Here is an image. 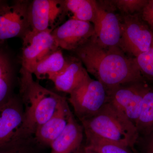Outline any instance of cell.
I'll list each match as a JSON object with an SVG mask.
<instances>
[{
    "label": "cell",
    "mask_w": 153,
    "mask_h": 153,
    "mask_svg": "<svg viewBox=\"0 0 153 153\" xmlns=\"http://www.w3.org/2000/svg\"><path fill=\"white\" fill-rule=\"evenodd\" d=\"M93 36L73 52L88 73L101 82L106 90L145 79L134 58L126 55L117 46L102 47Z\"/></svg>",
    "instance_id": "cell-1"
},
{
    "label": "cell",
    "mask_w": 153,
    "mask_h": 153,
    "mask_svg": "<svg viewBox=\"0 0 153 153\" xmlns=\"http://www.w3.org/2000/svg\"><path fill=\"white\" fill-rule=\"evenodd\" d=\"M19 83L24 117L15 137L32 136L52 117L63 97L43 87L34 80L32 73L22 68Z\"/></svg>",
    "instance_id": "cell-2"
},
{
    "label": "cell",
    "mask_w": 153,
    "mask_h": 153,
    "mask_svg": "<svg viewBox=\"0 0 153 153\" xmlns=\"http://www.w3.org/2000/svg\"><path fill=\"white\" fill-rule=\"evenodd\" d=\"M80 122L85 138H97L131 148L139 138L136 126L108 102L96 114Z\"/></svg>",
    "instance_id": "cell-3"
},
{
    "label": "cell",
    "mask_w": 153,
    "mask_h": 153,
    "mask_svg": "<svg viewBox=\"0 0 153 153\" xmlns=\"http://www.w3.org/2000/svg\"><path fill=\"white\" fill-rule=\"evenodd\" d=\"M120 16L121 37L119 47L136 58L150 48L153 34L140 13Z\"/></svg>",
    "instance_id": "cell-4"
},
{
    "label": "cell",
    "mask_w": 153,
    "mask_h": 153,
    "mask_svg": "<svg viewBox=\"0 0 153 153\" xmlns=\"http://www.w3.org/2000/svg\"><path fill=\"white\" fill-rule=\"evenodd\" d=\"M68 101L79 121L93 116L108 102L106 89L89 76L69 94Z\"/></svg>",
    "instance_id": "cell-5"
},
{
    "label": "cell",
    "mask_w": 153,
    "mask_h": 153,
    "mask_svg": "<svg viewBox=\"0 0 153 153\" xmlns=\"http://www.w3.org/2000/svg\"><path fill=\"white\" fill-rule=\"evenodd\" d=\"M149 85L145 79L117 85L106 90L108 102L114 105L136 126L144 95Z\"/></svg>",
    "instance_id": "cell-6"
},
{
    "label": "cell",
    "mask_w": 153,
    "mask_h": 153,
    "mask_svg": "<svg viewBox=\"0 0 153 153\" xmlns=\"http://www.w3.org/2000/svg\"><path fill=\"white\" fill-rule=\"evenodd\" d=\"M111 1H96L95 16L92 24L96 41L102 47H116L121 37L120 16Z\"/></svg>",
    "instance_id": "cell-7"
},
{
    "label": "cell",
    "mask_w": 153,
    "mask_h": 153,
    "mask_svg": "<svg viewBox=\"0 0 153 153\" xmlns=\"http://www.w3.org/2000/svg\"><path fill=\"white\" fill-rule=\"evenodd\" d=\"M52 32L30 30L22 38V68L33 74L39 62L59 49Z\"/></svg>",
    "instance_id": "cell-8"
},
{
    "label": "cell",
    "mask_w": 153,
    "mask_h": 153,
    "mask_svg": "<svg viewBox=\"0 0 153 153\" xmlns=\"http://www.w3.org/2000/svg\"><path fill=\"white\" fill-rule=\"evenodd\" d=\"M66 14L64 1L34 0L28 7L30 30L52 32Z\"/></svg>",
    "instance_id": "cell-9"
},
{
    "label": "cell",
    "mask_w": 153,
    "mask_h": 153,
    "mask_svg": "<svg viewBox=\"0 0 153 153\" xmlns=\"http://www.w3.org/2000/svg\"><path fill=\"white\" fill-rule=\"evenodd\" d=\"M30 1H17L11 5L0 6V42L7 39L23 38L30 28L28 7Z\"/></svg>",
    "instance_id": "cell-10"
},
{
    "label": "cell",
    "mask_w": 153,
    "mask_h": 153,
    "mask_svg": "<svg viewBox=\"0 0 153 153\" xmlns=\"http://www.w3.org/2000/svg\"><path fill=\"white\" fill-rule=\"evenodd\" d=\"M56 44L60 49L74 51L94 35L90 22L70 19L52 32Z\"/></svg>",
    "instance_id": "cell-11"
},
{
    "label": "cell",
    "mask_w": 153,
    "mask_h": 153,
    "mask_svg": "<svg viewBox=\"0 0 153 153\" xmlns=\"http://www.w3.org/2000/svg\"><path fill=\"white\" fill-rule=\"evenodd\" d=\"M71 112L67 100L63 97L52 117L39 126L34 134V138L40 146H50L66 128Z\"/></svg>",
    "instance_id": "cell-12"
},
{
    "label": "cell",
    "mask_w": 153,
    "mask_h": 153,
    "mask_svg": "<svg viewBox=\"0 0 153 153\" xmlns=\"http://www.w3.org/2000/svg\"><path fill=\"white\" fill-rule=\"evenodd\" d=\"M23 117V105L18 99L10 97L0 105V146L15 137Z\"/></svg>",
    "instance_id": "cell-13"
},
{
    "label": "cell",
    "mask_w": 153,
    "mask_h": 153,
    "mask_svg": "<svg viewBox=\"0 0 153 153\" xmlns=\"http://www.w3.org/2000/svg\"><path fill=\"white\" fill-rule=\"evenodd\" d=\"M66 57L64 68L49 79L58 91L70 94L90 76L78 58L75 56Z\"/></svg>",
    "instance_id": "cell-14"
},
{
    "label": "cell",
    "mask_w": 153,
    "mask_h": 153,
    "mask_svg": "<svg viewBox=\"0 0 153 153\" xmlns=\"http://www.w3.org/2000/svg\"><path fill=\"white\" fill-rule=\"evenodd\" d=\"M84 131L72 112L64 130L50 145V153H74L82 146Z\"/></svg>",
    "instance_id": "cell-15"
},
{
    "label": "cell",
    "mask_w": 153,
    "mask_h": 153,
    "mask_svg": "<svg viewBox=\"0 0 153 153\" xmlns=\"http://www.w3.org/2000/svg\"><path fill=\"white\" fill-rule=\"evenodd\" d=\"M66 57L63 56L61 49L59 48L52 52L37 64L33 73L38 79H49L64 68Z\"/></svg>",
    "instance_id": "cell-16"
},
{
    "label": "cell",
    "mask_w": 153,
    "mask_h": 153,
    "mask_svg": "<svg viewBox=\"0 0 153 153\" xmlns=\"http://www.w3.org/2000/svg\"><path fill=\"white\" fill-rule=\"evenodd\" d=\"M136 127L139 137L146 135L153 130V85H149L144 95Z\"/></svg>",
    "instance_id": "cell-17"
},
{
    "label": "cell",
    "mask_w": 153,
    "mask_h": 153,
    "mask_svg": "<svg viewBox=\"0 0 153 153\" xmlns=\"http://www.w3.org/2000/svg\"><path fill=\"white\" fill-rule=\"evenodd\" d=\"M64 4L67 14L71 19L92 23L95 16V0H65Z\"/></svg>",
    "instance_id": "cell-18"
},
{
    "label": "cell",
    "mask_w": 153,
    "mask_h": 153,
    "mask_svg": "<svg viewBox=\"0 0 153 153\" xmlns=\"http://www.w3.org/2000/svg\"><path fill=\"white\" fill-rule=\"evenodd\" d=\"M34 136L16 137L0 146V153H37L38 147Z\"/></svg>",
    "instance_id": "cell-19"
},
{
    "label": "cell",
    "mask_w": 153,
    "mask_h": 153,
    "mask_svg": "<svg viewBox=\"0 0 153 153\" xmlns=\"http://www.w3.org/2000/svg\"><path fill=\"white\" fill-rule=\"evenodd\" d=\"M85 146L100 153H140L134 147L125 146L95 137L85 138Z\"/></svg>",
    "instance_id": "cell-20"
},
{
    "label": "cell",
    "mask_w": 153,
    "mask_h": 153,
    "mask_svg": "<svg viewBox=\"0 0 153 153\" xmlns=\"http://www.w3.org/2000/svg\"><path fill=\"white\" fill-rule=\"evenodd\" d=\"M135 60L143 77L153 84V40L149 50L135 58Z\"/></svg>",
    "instance_id": "cell-21"
},
{
    "label": "cell",
    "mask_w": 153,
    "mask_h": 153,
    "mask_svg": "<svg viewBox=\"0 0 153 153\" xmlns=\"http://www.w3.org/2000/svg\"><path fill=\"white\" fill-rule=\"evenodd\" d=\"M11 72L7 60L0 55V105L10 98Z\"/></svg>",
    "instance_id": "cell-22"
},
{
    "label": "cell",
    "mask_w": 153,
    "mask_h": 153,
    "mask_svg": "<svg viewBox=\"0 0 153 153\" xmlns=\"http://www.w3.org/2000/svg\"><path fill=\"white\" fill-rule=\"evenodd\" d=\"M117 10L122 15H131L140 13L149 0H113Z\"/></svg>",
    "instance_id": "cell-23"
},
{
    "label": "cell",
    "mask_w": 153,
    "mask_h": 153,
    "mask_svg": "<svg viewBox=\"0 0 153 153\" xmlns=\"http://www.w3.org/2000/svg\"><path fill=\"white\" fill-rule=\"evenodd\" d=\"M140 15L143 20L149 27L153 34V0H149Z\"/></svg>",
    "instance_id": "cell-24"
},
{
    "label": "cell",
    "mask_w": 153,
    "mask_h": 153,
    "mask_svg": "<svg viewBox=\"0 0 153 153\" xmlns=\"http://www.w3.org/2000/svg\"><path fill=\"white\" fill-rule=\"evenodd\" d=\"M137 143H141V153H153V130L146 135L140 137Z\"/></svg>",
    "instance_id": "cell-25"
},
{
    "label": "cell",
    "mask_w": 153,
    "mask_h": 153,
    "mask_svg": "<svg viewBox=\"0 0 153 153\" xmlns=\"http://www.w3.org/2000/svg\"><path fill=\"white\" fill-rule=\"evenodd\" d=\"M82 153H100L96 152V151L91 149L85 146L82 147Z\"/></svg>",
    "instance_id": "cell-26"
},
{
    "label": "cell",
    "mask_w": 153,
    "mask_h": 153,
    "mask_svg": "<svg viewBox=\"0 0 153 153\" xmlns=\"http://www.w3.org/2000/svg\"><path fill=\"white\" fill-rule=\"evenodd\" d=\"M82 146L74 153H82Z\"/></svg>",
    "instance_id": "cell-27"
}]
</instances>
